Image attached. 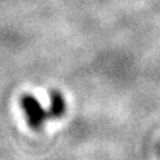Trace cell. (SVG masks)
<instances>
[{
  "instance_id": "obj_1",
  "label": "cell",
  "mask_w": 160,
  "mask_h": 160,
  "mask_svg": "<svg viewBox=\"0 0 160 160\" xmlns=\"http://www.w3.org/2000/svg\"><path fill=\"white\" fill-rule=\"evenodd\" d=\"M20 106L25 113L29 128H32L33 130H41L46 120L49 118L48 111L43 108V106L33 95H23L20 97Z\"/></svg>"
},
{
  "instance_id": "obj_2",
  "label": "cell",
  "mask_w": 160,
  "mask_h": 160,
  "mask_svg": "<svg viewBox=\"0 0 160 160\" xmlns=\"http://www.w3.org/2000/svg\"><path fill=\"white\" fill-rule=\"evenodd\" d=\"M66 112V101L58 91L51 92V106H49V117L52 118H59Z\"/></svg>"
}]
</instances>
